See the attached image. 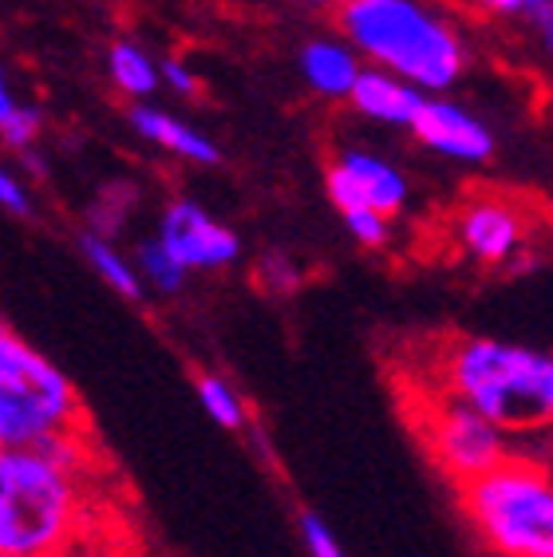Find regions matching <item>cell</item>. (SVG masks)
Wrapping results in <instances>:
<instances>
[{
  "instance_id": "1",
  "label": "cell",
  "mask_w": 553,
  "mask_h": 557,
  "mask_svg": "<svg viewBox=\"0 0 553 557\" xmlns=\"http://www.w3.org/2000/svg\"><path fill=\"white\" fill-rule=\"evenodd\" d=\"M341 33L364 60L431 96L455 87L467 67V44L455 24L423 0H344Z\"/></svg>"
},
{
  "instance_id": "2",
  "label": "cell",
  "mask_w": 553,
  "mask_h": 557,
  "mask_svg": "<svg viewBox=\"0 0 553 557\" xmlns=\"http://www.w3.org/2000/svg\"><path fill=\"white\" fill-rule=\"evenodd\" d=\"M443 384L502 431L553 428V352L542 348L470 336L447 352Z\"/></svg>"
},
{
  "instance_id": "3",
  "label": "cell",
  "mask_w": 553,
  "mask_h": 557,
  "mask_svg": "<svg viewBox=\"0 0 553 557\" xmlns=\"http://www.w3.org/2000/svg\"><path fill=\"white\" fill-rule=\"evenodd\" d=\"M75 474L40 447L0 450V554L56 557L75 530Z\"/></svg>"
},
{
  "instance_id": "4",
  "label": "cell",
  "mask_w": 553,
  "mask_h": 557,
  "mask_svg": "<svg viewBox=\"0 0 553 557\" xmlns=\"http://www.w3.org/2000/svg\"><path fill=\"white\" fill-rule=\"evenodd\" d=\"M463 515L499 557H553V474L538 462L506 459L458 486Z\"/></svg>"
},
{
  "instance_id": "5",
  "label": "cell",
  "mask_w": 553,
  "mask_h": 557,
  "mask_svg": "<svg viewBox=\"0 0 553 557\" xmlns=\"http://www.w3.org/2000/svg\"><path fill=\"white\" fill-rule=\"evenodd\" d=\"M75 387L12 329H0V443L33 447L75 419Z\"/></svg>"
},
{
  "instance_id": "6",
  "label": "cell",
  "mask_w": 553,
  "mask_h": 557,
  "mask_svg": "<svg viewBox=\"0 0 553 557\" xmlns=\"http://www.w3.org/2000/svg\"><path fill=\"white\" fill-rule=\"evenodd\" d=\"M419 435H423L431 462L455 486H467L470 479H479L506 459V435H502L499 423L482 416L479 408H470L467 399L455 396V392H447L423 411Z\"/></svg>"
},
{
  "instance_id": "7",
  "label": "cell",
  "mask_w": 553,
  "mask_h": 557,
  "mask_svg": "<svg viewBox=\"0 0 553 557\" xmlns=\"http://www.w3.org/2000/svg\"><path fill=\"white\" fill-rule=\"evenodd\" d=\"M159 242L174 253L182 269H222L237 261L242 242L230 225H222L213 214L191 198H179L162 210L159 218Z\"/></svg>"
},
{
  "instance_id": "8",
  "label": "cell",
  "mask_w": 553,
  "mask_h": 557,
  "mask_svg": "<svg viewBox=\"0 0 553 557\" xmlns=\"http://www.w3.org/2000/svg\"><path fill=\"white\" fill-rule=\"evenodd\" d=\"M324 190L341 214L356 206H376L383 214H400L407 202L404 171L372 150H344L324 174Z\"/></svg>"
},
{
  "instance_id": "9",
  "label": "cell",
  "mask_w": 553,
  "mask_h": 557,
  "mask_svg": "<svg viewBox=\"0 0 553 557\" xmlns=\"http://www.w3.org/2000/svg\"><path fill=\"white\" fill-rule=\"evenodd\" d=\"M411 135L435 154L455 162H487L494 154V135H490L487 123L479 115H470L455 99L431 96V91L415 111Z\"/></svg>"
},
{
  "instance_id": "10",
  "label": "cell",
  "mask_w": 553,
  "mask_h": 557,
  "mask_svg": "<svg viewBox=\"0 0 553 557\" xmlns=\"http://www.w3.org/2000/svg\"><path fill=\"white\" fill-rule=\"evenodd\" d=\"M427 99L423 87H415L411 79L395 72H383V67H364L356 87H352L348 103L360 115L376 119V123H392V127H411L415 111Z\"/></svg>"
},
{
  "instance_id": "11",
  "label": "cell",
  "mask_w": 553,
  "mask_h": 557,
  "mask_svg": "<svg viewBox=\"0 0 553 557\" xmlns=\"http://www.w3.org/2000/svg\"><path fill=\"white\" fill-rule=\"evenodd\" d=\"M131 127H135V135L143 143H150V147H159V150H171V154H179V159H186V162H198V166H213V162L222 159V150L213 147L210 135H202V131L191 127V123H182L171 111L155 108V103H135V108H131Z\"/></svg>"
},
{
  "instance_id": "12",
  "label": "cell",
  "mask_w": 553,
  "mask_h": 557,
  "mask_svg": "<svg viewBox=\"0 0 553 557\" xmlns=\"http://www.w3.org/2000/svg\"><path fill=\"white\" fill-rule=\"evenodd\" d=\"M300 75L305 84L324 99H348L356 79H360V60H356V48L341 40H329V36H312L297 55Z\"/></svg>"
},
{
  "instance_id": "13",
  "label": "cell",
  "mask_w": 553,
  "mask_h": 557,
  "mask_svg": "<svg viewBox=\"0 0 553 557\" xmlns=\"http://www.w3.org/2000/svg\"><path fill=\"white\" fill-rule=\"evenodd\" d=\"M458 237H463L467 253H475L479 261H506L521 242V225L506 206L479 202L463 214Z\"/></svg>"
},
{
  "instance_id": "14",
  "label": "cell",
  "mask_w": 553,
  "mask_h": 557,
  "mask_svg": "<svg viewBox=\"0 0 553 557\" xmlns=\"http://www.w3.org/2000/svg\"><path fill=\"white\" fill-rule=\"evenodd\" d=\"M107 72H111L119 91H127L131 99H147L162 79V64H155L138 44H127V40L111 44V52H107Z\"/></svg>"
},
{
  "instance_id": "15",
  "label": "cell",
  "mask_w": 553,
  "mask_h": 557,
  "mask_svg": "<svg viewBox=\"0 0 553 557\" xmlns=\"http://www.w3.org/2000/svg\"><path fill=\"white\" fill-rule=\"evenodd\" d=\"M79 249H84L87 265L96 269L99 277H103L107 285L119 293V297H127V300L143 297V277L131 269V261L119 258V249L111 246L103 234H84V237H79Z\"/></svg>"
},
{
  "instance_id": "16",
  "label": "cell",
  "mask_w": 553,
  "mask_h": 557,
  "mask_svg": "<svg viewBox=\"0 0 553 557\" xmlns=\"http://www.w3.org/2000/svg\"><path fill=\"white\" fill-rule=\"evenodd\" d=\"M40 111L21 103V99L12 96L9 84H0V135L9 143L12 150H28L40 135Z\"/></svg>"
},
{
  "instance_id": "17",
  "label": "cell",
  "mask_w": 553,
  "mask_h": 557,
  "mask_svg": "<svg viewBox=\"0 0 553 557\" xmlns=\"http://www.w3.org/2000/svg\"><path fill=\"white\" fill-rule=\"evenodd\" d=\"M194 392H198L206 416H210L213 423H218V428H225V431H242L245 428L242 399H237V392L230 384H225L222 375H198Z\"/></svg>"
},
{
  "instance_id": "18",
  "label": "cell",
  "mask_w": 553,
  "mask_h": 557,
  "mask_svg": "<svg viewBox=\"0 0 553 557\" xmlns=\"http://www.w3.org/2000/svg\"><path fill=\"white\" fill-rule=\"evenodd\" d=\"M138 273H143V281L155 285L159 293H179L182 285H186V273H191V269H182L171 249L162 246L159 237H150V242L138 246Z\"/></svg>"
},
{
  "instance_id": "19",
  "label": "cell",
  "mask_w": 553,
  "mask_h": 557,
  "mask_svg": "<svg viewBox=\"0 0 553 557\" xmlns=\"http://www.w3.org/2000/svg\"><path fill=\"white\" fill-rule=\"evenodd\" d=\"M344 225L348 234L368 249H380L388 242V214L376 210V206H356V210H344Z\"/></svg>"
},
{
  "instance_id": "20",
  "label": "cell",
  "mask_w": 553,
  "mask_h": 557,
  "mask_svg": "<svg viewBox=\"0 0 553 557\" xmlns=\"http://www.w3.org/2000/svg\"><path fill=\"white\" fill-rule=\"evenodd\" d=\"M300 534H305V546H309L312 557H344L341 542L332 537V530L317 515H300Z\"/></svg>"
},
{
  "instance_id": "21",
  "label": "cell",
  "mask_w": 553,
  "mask_h": 557,
  "mask_svg": "<svg viewBox=\"0 0 553 557\" xmlns=\"http://www.w3.org/2000/svg\"><path fill=\"white\" fill-rule=\"evenodd\" d=\"M0 206L16 218H33V198H28L24 183L12 171H0Z\"/></svg>"
},
{
  "instance_id": "22",
  "label": "cell",
  "mask_w": 553,
  "mask_h": 557,
  "mask_svg": "<svg viewBox=\"0 0 553 557\" xmlns=\"http://www.w3.org/2000/svg\"><path fill=\"white\" fill-rule=\"evenodd\" d=\"M521 16L530 21V28L538 33L542 48L553 55V0H526V12H521Z\"/></svg>"
},
{
  "instance_id": "23",
  "label": "cell",
  "mask_w": 553,
  "mask_h": 557,
  "mask_svg": "<svg viewBox=\"0 0 553 557\" xmlns=\"http://www.w3.org/2000/svg\"><path fill=\"white\" fill-rule=\"evenodd\" d=\"M162 79H167L171 91H179V96H194V91H198L194 72L186 64H179V60H167V64H162Z\"/></svg>"
},
{
  "instance_id": "24",
  "label": "cell",
  "mask_w": 553,
  "mask_h": 557,
  "mask_svg": "<svg viewBox=\"0 0 553 557\" xmlns=\"http://www.w3.org/2000/svg\"><path fill=\"white\" fill-rule=\"evenodd\" d=\"M487 12H499V16H521L526 12V0H479Z\"/></svg>"
},
{
  "instance_id": "25",
  "label": "cell",
  "mask_w": 553,
  "mask_h": 557,
  "mask_svg": "<svg viewBox=\"0 0 553 557\" xmlns=\"http://www.w3.org/2000/svg\"><path fill=\"white\" fill-rule=\"evenodd\" d=\"M261 269H266V273H276V285H281V289H288V285H293V277H297V273H293V269H285V265H281V258H273V261H266V265H261Z\"/></svg>"
},
{
  "instance_id": "26",
  "label": "cell",
  "mask_w": 553,
  "mask_h": 557,
  "mask_svg": "<svg viewBox=\"0 0 553 557\" xmlns=\"http://www.w3.org/2000/svg\"><path fill=\"white\" fill-rule=\"evenodd\" d=\"M300 4H336V9H341L344 0H300Z\"/></svg>"
},
{
  "instance_id": "27",
  "label": "cell",
  "mask_w": 553,
  "mask_h": 557,
  "mask_svg": "<svg viewBox=\"0 0 553 557\" xmlns=\"http://www.w3.org/2000/svg\"><path fill=\"white\" fill-rule=\"evenodd\" d=\"M0 557H4V554H0Z\"/></svg>"
}]
</instances>
